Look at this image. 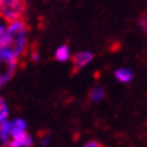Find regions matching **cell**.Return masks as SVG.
Listing matches in <instances>:
<instances>
[{
  "instance_id": "obj_8",
  "label": "cell",
  "mask_w": 147,
  "mask_h": 147,
  "mask_svg": "<svg viewBox=\"0 0 147 147\" xmlns=\"http://www.w3.org/2000/svg\"><path fill=\"white\" fill-rule=\"evenodd\" d=\"M104 96H105V92H104V89H102V88H98V86L93 88V89L90 90V93H89L90 100H92V101H94V102L101 101L102 98H104Z\"/></svg>"
},
{
  "instance_id": "obj_5",
  "label": "cell",
  "mask_w": 147,
  "mask_h": 147,
  "mask_svg": "<svg viewBox=\"0 0 147 147\" xmlns=\"http://www.w3.org/2000/svg\"><path fill=\"white\" fill-rule=\"evenodd\" d=\"M26 128H27V123L23 119H15L13 121H11V138L27 131Z\"/></svg>"
},
{
  "instance_id": "obj_7",
  "label": "cell",
  "mask_w": 147,
  "mask_h": 147,
  "mask_svg": "<svg viewBox=\"0 0 147 147\" xmlns=\"http://www.w3.org/2000/svg\"><path fill=\"white\" fill-rule=\"evenodd\" d=\"M12 138L16 139L18 142H20V144H22L23 147H32L34 146V139H32V136L28 134L27 131L16 135V136H12Z\"/></svg>"
},
{
  "instance_id": "obj_2",
  "label": "cell",
  "mask_w": 147,
  "mask_h": 147,
  "mask_svg": "<svg viewBox=\"0 0 147 147\" xmlns=\"http://www.w3.org/2000/svg\"><path fill=\"white\" fill-rule=\"evenodd\" d=\"M93 61V53L90 51H78L73 57V71H77L85 67Z\"/></svg>"
},
{
  "instance_id": "obj_11",
  "label": "cell",
  "mask_w": 147,
  "mask_h": 147,
  "mask_svg": "<svg viewBox=\"0 0 147 147\" xmlns=\"http://www.w3.org/2000/svg\"><path fill=\"white\" fill-rule=\"evenodd\" d=\"M5 147H23V146L20 144V142H18V140H16V139L11 138L8 140V143L5 144Z\"/></svg>"
},
{
  "instance_id": "obj_13",
  "label": "cell",
  "mask_w": 147,
  "mask_h": 147,
  "mask_svg": "<svg viewBox=\"0 0 147 147\" xmlns=\"http://www.w3.org/2000/svg\"><path fill=\"white\" fill-rule=\"evenodd\" d=\"M47 144H49V136H43V138L40 139V146L47 147Z\"/></svg>"
},
{
  "instance_id": "obj_1",
  "label": "cell",
  "mask_w": 147,
  "mask_h": 147,
  "mask_svg": "<svg viewBox=\"0 0 147 147\" xmlns=\"http://www.w3.org/2000/svg\"><path fill=\"white\" fill-rule=\"evenodd\" d=\"M28 28L22 18L0 26V47L12 49L19 57L26 53Z\"/></svg>"
},
{
  "instance_id": "obj_6",
  "label": "cell",
  "mask_w": 147,
  "mask_h": 147,
  "mask_svg": "<svg viewBox=\"0 0 147 147\" xmlns=\"http://www.w3.org/2000/svg\"><path fill=\"white\" fill-rule=\"evenodd\" d=\"M54 58L57 59L58 62H66L67 59L70 58V49H69V46L67 45L59 46V47L55 50Z\"/></svg>"
},
{
  "instance_id": "obj_14",
  "label": "cell",
  "mask_w": 147,
  "mask_h": 147,
  "mask_svg": "<svg viewBox=\"0 0 147 147\" xmlns=\"http://www.w3.org/2000/svg\"><path fill=\"white\" fill-rule=\"evenodd\" d=\"M31 59L32 61H38V59H39V54H38V51H32L31 53Z\"/></svg>"
},
{
  "instance_id": "obj_10",
  "label": "cell",
  "mask_w": 147,
  "mask_h": 147,
  "mask_svg": "<svg viewBox=\"0 0 147 147\" xmlns=\"http://www.w3.org/2000/svg\"><path fill=\"white\" fill-rule=\"evenodd\" d=\"M139 23V27H140V30L142 31H147V15H142L138 20Z\"/></svg>"
},
{
  "instance_id": "obj_4",
  "label": "cell",
  "mask_w": 147,
  "mask_h": 147,
  "mask_svg": "<svg viewBox=\"0 0 147 147\" xmlns=\"http://www.w3.org/2000/svg\"><path fill=\"white\" fill-rule=\"evenodd\" d=\"M0 139H1L3 146H5L11 139V123L7 119L0 120Z\"/></svg>"
},
{
  "instance_id": "obj_9",
  "label": "cell",
  "mask_w": 147,
  "mask_h": 147,
  "mask_svg": "<svg viewBox=\"0 0 147 147\" xmlns=\"http://www.w3.org/2000/svg\"><path fill=\"white\" fill-rule=\"evenodd\" d=\"M8 117V107L5 104L4 98H0V120H4Z\"/></svg>"
},
{
  "instance_id": "obj_3",
  "label": "cell",
  "mask_w": 147,
  "mask_h": 147,
  "mask_svg": "<svg viewBox=\"0 0 147 147\" xmlns=\"http://www.w3.org/2000/svg\"><path fill=\"white\" fill-rule=\"evenodd\" d=\"M115 78L121 84H129L132 78H134V73L132 70H129L128 67H119L115 70Z\"/></svg>"
},
{
  "instance_id": "obj_12",
  "label": "cell",
  "mask_w": 147,
  "mask_h": 147,
  "mask_svg": "<svg viewBox=\"0 0 147 147\" xmlns=\"http://www.w3.org/2000/svg\"><path fill=\"white\" fill-rule=\"evenodd\" d=\"M82 147H102V144L97 140H90V142H86Z\"/></svg>"
}]
</instances>
